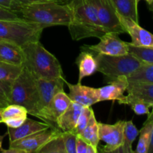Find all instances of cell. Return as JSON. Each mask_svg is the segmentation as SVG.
<instances>
[{"instance_id":"7bdbcfd3","label":"cell","mask_w":153,"mask_h":153,"mask_svg":"<svg viewBox=\"0 0 153 153\" xmlns=\"http://www.w3.org/2000/svg\"><path fill=\"white\" fill-rule=\"evenodd\" d=\"M149 10H150V11L152 12V15H153V1H152V4H150V5H149Z\"/></svg>"},{"instance_id":"5b68a950","label":"cell","mask_w":153,"mask_h":153,"mask_svg":"<svg viewBox=\"0 0 153 153\" xmlns=\"http://www.w3.org/2000/svg\"><path fill=\"white\" fill-rule=\"evenodd\" d=\"M44 27L25 19H0V40L11 42L22 46L30 42L38 41Z\"/></svg>"},{"instance_id":"52a82bcc","label":"cell","mask_w":153,"mask_h":153,"mask_svg":"<svg viewBox=\"0 0 153 153\" xmlns=\"http://www.w3.org/2000/svg\"><path fill=\"white\" fill-rule=\"evenodd\" d=\"M60 131H61L58 128L50 127L47 129L11 142L9 147L19 149L22 153H38V151Z\"/></svg>"},{"instance_id":"30bf717a","label":"cell","mask_w":153,"mask_h":153,"mask_svg":"<svg viewBox=\"0 0 153 153\" xmlns=\"http://www.w3.org/2000/svg\"><path fill=\"white\" fill-rule=\"evenodd\" d=\"M116 32H106L100 37V43L85 46L88 51L108 55H123L128 53V43L124 42Z\"/></svg>"},{"instance_id":"b9f144b4","label":"cell","mask_w":153,"mask_h":153,"mask_svg":"<svg viewBox=\"0 0 153 153\" xmlns=\"http://www.w3.org/2000/svg\"><path fill=\"white\" fill-rule=\"evenodd\" d=\"M140 1V0H137V2H139V1ZM145 1H146V3H147V4H148V5H150V4L152 3L153 0H145Z\"/></svg>"},{"instance_id":"4fadbf2b","label":"cell","mask_w":153,"mask_h":153,"mask_svg":"<svg viewBox=\"0 0 153 153\" xmlns=\"http://www.w3.org/2000/svg\"><path fill=\"white\" fill-rule=\"evenodd\" d=\"M127 95L118 102L120 105H130L135 102H144L153 104V83L128 82Z\"/></svg>"},{"instance_id":"7a4b0ae2","label":"cell","mask_w":153,"mask_h":153,"mask_svg":"<svg viewBox=\"0 0 153 153\" xmlns=\"http://www.w3.org/2000/svg\"><path fill=\"white\" fill-rule=\"evenodd\" d=\"M22 48L25 54L22 67L27 69L34 77L46 79L64 78L59 61L45 49L40 40L30 42Z\"/></svg>"},{"instance_id":"83f0119b","label":"cell","mask_w":153,"mask_h":153,"mask_svg":"<svg viewBox=\"0 0 153 153\" xmlns=\"http://www.w3.org/2000/svg\"><path fill=\"white\" fill-rule=\"evenodd\" d=\"M38 153H67L65 149L62 131L51 138L40 150Z\"/></svg>"},{"instance_id":"d6a6232c","label":"cell","mask_w":153,"mask_h":153,"mask_svg":"<svg viewBox=\"0 0 153 153\" xmlns=\"http://www.w3.org/2000/svg\"><path fill=\"white\" fill-rule=\"evenodd\" d=\"M130 106L136 114L143 115L149 114L152 105L147 102H144L139 101L132 103V104L130 105Z\"/></svg>"},{"instance_id":"f1b7e54d","label":"cell","mask_w":153,"mask_h":153,"mask_svg":"<svg viewBox=\"0 0 153 153\" xmlns=\"http://www.w3.org/2000/svg\"><path fill=\"white\" fill-rule=\"evenodd\" d=\"M1 118L3 121L7 119L16 117H27L28 111L23 106L16 104H9L1 109Z\"/></svg>"},{"instance_id":"836d02e7","label":"cell","mask_w":153,"mask_h":153,"mask_svg":"<svg viewBox=\"0 0 153 153\" xmlns=\"http://www.w3.org/2000/svg\"><path fill=\"white\" fill-rule=\"evenodd\" d=\"M0 7L7 9L15 13H19L22 5L15 0H0Z\"/></svg>"},{"instance_id":"f35d334b","label":"cell","mask_w":153,"mask_h":153,"mask_svg":"<svg viewBox=\"0 0 153 153\" xmlns=\"http://www.w3.org/2000/svg\"><path fill=\"white\" fill-rule=\"evenodd\" d=\"M151 108H152V111H151L149 112V114H148V117L146 121H149V122L152 123V125H153V104ZM148 153H153V129H152V140H151V144H150V146H149V152H148Z\"/></svg>"},{"instance_id":"74e56055","label":"cell","mask_w":153,"mask_h":153,"mask_svg":"<svg viewBox=\"0 0 153 153\" xmlns=\"http://www.w3.org/2000/svg\"><path fill=\"white\" fill-rule=\"evenodd\" d=\"M16 2L20 4L21 5H27V4H35V3L43 2V1H56L58 0H15Z\"/></svg>"},{"instance_id":"d590c367","label":"cell","mask_w":153,"mask_h":153,"mask_svg":"<svg viewBox=\"0 0 153 153\" xmlns=\"http://www.w3.org/2000/svg\"><path fill=\"white\" fill-rule=\"evenodd\" d=\"M27 117H16V118H10V119H7L3 121V123L5 124L8 128H18L20 126L24 121L25 120Z\"/></svg>"},{"instance_id":"484cf974","label":"cell","mask_w":153,"mask_h":153,"mask_svg":"<svg viewBox=\"0 0 153 153\" xmlns=\"http://www.w3.org/2000/svg\"><path fill=\"white\" fill-rule=\"evenodd\" d=\"M128 52L143 64H153V46H135L128 43Z\"/></svg>"},{"instance_id":"ee69618b","label":"cell","mask_w":153,"mask_h":153,"mask_svg":"<svg viewBox=\"0 0 153 153\" xmlns=\"http://www.w3.org/2000/svg\"><path fill=\"white\" fill-rule=\"evenodd\" d=\"M2 108H0V123H2V118H1V109Z\"/></svg>"},{"instance_id":"f546056e","label":"cell","mask_w":153,"mask_h":153,"mask_svg":"<svg viewBox=\"0 0 153 153\" xmlns=\"http://www.w3.org/2000/svg\"><path fill=\"white\" fill-rule=\"evenodd\" d=\"M93 113H94V111L91 108V106H85L84 107L83 110H82V113L79 116V120H78L77 124H76L74 131H73L74 134H76L77 136L80 135L82 134V132L88 125Z\"/></svg>"},{"instance_id":"e575fe53","label":"cell","mask_w":153,"mask_h":153,"mask_svg":"<svg viewBox=\"0 0 153 153\" xmlns=\"http://www.w3.org/2000/svg\"><path fill=\"white\" fill-rule=\"evenodd\" d=\"M0 19H8V20H20L24 19L17 13L9 10L7 9L0 7Z\"/></svg>"},{"instance_id":"ffe728a7","label":"cell","mask_w":153,"mask_h":153,"mask_svg":"<svg viewBox=\"0 0 153 153\" xmlns=\"http://www.w3.org/2000/svg\"><path fill=\"white\" fill-rule=\"evenodd\" d=\"M76 62L79 70L78 83H81L84 78L92 76L97 71V64L94 54L88 49L81 52Z\"/></svg>"},{"instance_id":"8fae6325","label":"cell","mask_w":153,"mask_h":153,"mask_svg":"<svg viewBox=\"0 0 153 153\" xmlns=\"http://www.w3.org/2000/svg\"><path fill=\"white\" fill-rule=\"evenodd\" d=\"M125 123L124 120H119L113 125L98 123L99 138L106 143L103 149L104 152H117L121 147Z\"/></svg>"},{"instance_id":"e0dca14e","label":"cell","mask_w":153,"mask_h":153,"mask_svg":"<svg viewBox=\"0 0 153 153\" xmlns=\"http://www.w3.org/2000/svg\"><path fill=\"white\" fill-rule=\"evenodd\" d=\"M51 126L49 124L45 122H38L27 117L23 123L18 128H8L7 134L9 136L10 143L19 140L28 135L37 133L38 131L47 129Z\"/></svg>"},{"instance_id":"ac0fdd59","label":"cell","mask_w":153,"mask_h":153,"mask_svg":"<svg viewBox=\"0 0 153 153\" xmlns=\"http://www.w3.org/2000/svg\"><path fill=\"white\" fill-rule=\"evenodd\" d=\"M84 107L85 106L72 101L67 110L57 120V128L64 132H73Z\"/></svg>"},{"instance_id":"9c48e42d","label":"cell","mask_w":153,"mask_h":153,"mask_svg":"<svg viewBox=\"0 0 153 153\" xmlns=\"http://www.w3.org/2000/svg\"><path fill=\"white\" fill-rule=\"evenodd\" d=\"M37 90L39 94L38 113L36 117L40 116L46 111L51 101L56 94L64 91V85L65 83L64 78L54 79H46L36 78Z\"/></svg>"},{"instance_id":"4dcf8cb0","label":"cell","mask_w":153,"mask_h":153,"mask_svg":"<svg viewBox=\"0 0 153 153\" xmlns=\"http://www.w3.org/2000/svg\"><path fill=\"white\" fill-rule=\"evenodd\" d=\"M63 139L65 145V149L67 153H76V135L72 131H62Z\"/></svg>"},{"instance_id":"cb8c5ba5","label":"cell","mask_w":153,"mask_h":153,"mask_svg":"<svg viewBox=\"0 0 153 153\" xmlns=\"http://www.w3.org/2000/svg\"><path fill=\"white\" fill-rule=\"evenodd\" d=\"M152 123L145 121L143 127L139 131V140L137 143L135 153H148L151 144L152 135Z\"/></svg>"},{"instance_id":"7402d4cb","label":"cell","mask_w":153,"mask_h":153,"mask_svg":"<svg viewBox=\"0 0 153 153\" xmlns=\"http://www.w3.org/2000/svg\"><path fill=\"white\" fill-rule=\"evenodd\" d=\"M138 135V129L134 125L132 121H126L122 146L117 152L134 153V152L132 150V143Z\"/></svg>"},{"instance_id":"3957f363","label":"cell","mask_w":153,"mask_h":153,"mask_svg":"<svg viewBox=\"0 0 153 153\" xmlns=\"http://www.w3.org/2000/svg\"><path fill=\"white\" fill-rule=\"evenodd\" d=\"M19 13L25 20L49 28L55 25L68 26L73 11L70 3L61 4L56 1H49L22 5Z\"/></svg>"},{"instance_id":"5bb4252c","label":"cell","mask_w":153,"mask_h":153,"mask_svg":"<svg viewBox=\"0 0 153 153\" xmlns=\"http://www.w3.org/2000/svg\"><path fill=\"white\" fill-rule=\"evenodd\" d=\"M71 102L68 94H66L64 91L58 92L55 94L48 108L39 119L49 124L51 126L57 128V120L67 110Z\"/></svg>"},{"instance_id":"8d00e7d4","label":"cell","mask_w":153,"mask_h":153,"mask_svg":"<svg viewBox=\"0 0 153 153\" xmlns=\"http://www.w3.org/2000/svg\"><path fill=\"white\" fill-rule=\"evenodd\" d=\"M10 86H11V84L0 81V94L7 97V100L10 94Z\"/></svg>"},{"instance_id":"603a6c76","label":"cell","mask_w":153,"mask_h":153,"mask_svg":"<svg viewBox=\"0 0 153 153\" xmlns=\"http://www.w3.org/2000/svg\"><path fill=\"white\" fill-rule=\"evenodd\" d=\"M79 137H82L84 140L91 144L93 147L96 149L98 148L99 143L100 141L99 138V126L98 122L96 120L94 113H93V114L91 115L88 125L85 127L82 134L79 135Z\"/></svg>"},{"instance_id":"d6986e66","label":"cell","mask_w":153,"mask_h":153,"mask_svg":"<svg viewBox=\"0 0 153 153\" xmlns=\"http://www.w3.org/2000/svg\"><path fill=\"white\" fill-rule=\"evenodd\" d=\"M25 54L22 46L11 42L0 40V61L22 67Z\"/></svg>"},{"instance_id":"ba28073f","label":"cell","mask_w":153,"mask_h":153,"mask_svg":"<svg viewBox=\"0 0 153 153\" xmlns=\"http://www.w3.org/2000/svg\"><path fill=\"white\" fill-rule=\"evenodd\" d=\"M97 10L99 20L106 32L126 33L118 18L112 0H92Z\"/></svg>"},{"instance_id":"1f68e13d","label":"cell","mask_w":153,"mask_h":153,"mask_svg":"<svg viewBox=\"0 0 153 153\" xmlns=\"http://www.w3.org/2000/svg\"><path fill=\"white\" fill-rule=\"evenodd\" d=\"M97 149L93 147L91 144L87 143L82 137H76V153H97Z\"/></svg>"},{"instance_id":"7c38bea8","label":"cell","mask_w":153,"mask_h":153,"mask_svg":"<svg viewBox=\"0 0 153 153\" xmlns=\"http://www.w3.org/2000/svg\"><path fill=\"white\" fill-rule=\"evenodd\" d=\"M121 25L131 38L130 44L135 46H153V34L142 28L138 22L118 14Z\"/></svg>"},{"instance_id":"277c9868","label":"cell","mask_w":153,"mask_h":153,"mask_svg":"<svg viewBox=\"0 0 153 153\" xmlns=\"http://www.w3.org/2000/svg\"><path fill=\"white\" fill-rule=\"evenodd\" d=\"M8 101L10 104L23 106L32 116L36 117L38 113L39 94L36 78L25 67L12 82Z\"/></svg>"},{"instance_id":"9a60e30c","label":"cell","mask_w":153,"mask_h":153,"mask_svg":"<svg viewBox=\"0 0 153 153\" xmlns=\"http://www.w3.org/2000/svg\"><path fill=\"white\" fill-rule=\"evenodd\" d=\"M65 83L69 88L68 96L71 101L83 106H91L100 102L97 88L82 85L81 83L72 85L66 80Z\"/></svg>"},{"instance_id":"2e32d148","label":"cell","mask_w":153,"mask_h":153,"mask_svg":"<svg viewBox=\"0 0 153 153\" xmlns=\"http://www.w3.org/2000/svg\"><path fill=\"white\" fill-rule=\"evenodd\" d=\"M128 81L126 76H119L112 80L110 84L102 88H97L99 101H120L126 91Z\"/></svg>"},{"instance_id":"6da1fadb","label":"cell","mask_w":153,"mask_h":153,"mask_svg":"<svg viewBox=\"0 0 153 153\" xmlns=\"http://www.w3.org/2000/svg\"><path fill=\"white\" fill-rule=\"evenodd\" d=\"M70 4L73 14L67 27L73 40L92 37L100 38L106 33L99 20L92 0H73Z\"/></svg>"},{"instance_id":"44dd1931","label":"cell","mask_w":153,"mask_h":153,"mask_svg":"<svg viewBox=\"0 0 153 153\" xmlns=\"http://www.w3.org/2000/svg\"><path fill=\"white\" fill-rule=\"evenodd\" d=\"M118 14L138 22L137 0H112Z\"/></svg>"},{"instance_id":"d4e9b609","label":"cell","mask_w":153,"mask_h":153,"mask_svg":"<svg viewBox=\"0 0 153 153\" xmlns=\"http://www.w3.org/2000/svg\"><path fill=\"white\" fill-rule=\"evenodd\" d=\"M127 79L128 82L153 83V64H143Z\"/></svg>"},{"instance_id":"4316f807","label":"cell","mask_w":153,"mask_h":153,"mask_svg":"<svg viewBox=\"0 0 153 153\" xmlns=\"http://www.w3.org/2000/svg\"><path fill=\"white\" fill-rule=\"evenodd\" d=\"M22 70V67L0 61V81L12 84Z\"/></svg>"},{"instance_id":"60d3db41","label":"cell","mask_w":153,"mask_h":153,"mask_svg":"<svg viewBox=\"0 0 153 153\" xmlns=\"http://www.w3.org/2000/svg\"><path fill=\"white\" fill-rule=\"evenodd\" d=\"M4 137H5V134H4V135H0V149H1L2 141H3V139L4 138Z\"/></svg>"},{"instance_id":"8992f818","label":"cell","mask_w":153,"mask_h":153,"mask_svg":"<svg viewBox=\"0 0 153 153\" xmlns=\"http://www.w3.org/2000/svg\"><path fill=\"white\" fill-rule=\"evenodd\" d=\"M94 54H96L94 57L97 61V71L102 73L111 81L119 76L128 77L143 64L129 52L123 55Z\"/></svg>"},{"instance_id":"ab89813d","label":"cell","mask_w":153,"mask_h":153,"mask_svg":"<svg viewBox=\"0 0 153 153\" xmlns=\"http://www.w3.org/2000/svg\"><path fill=\"white\" fill-rule=\"evenodd\" d=\"M9 104H10V103H9V101L8 100H7V97L0 94V108L6 107V106L8 105Z\"/></svg>"}]
</instances>
